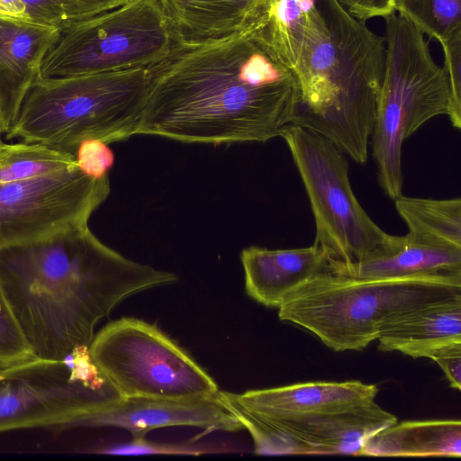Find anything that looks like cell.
I'll return each mask as SVG.
<instances>
[{
	"mask_svg": "<svg viewBox=\"0 0 461 461\" xmlns=\"http://www.w3.org/2000/svg\"><path fill=\"white\" fill-rule=\"evenodd\" d=\"M148 74L137 134L185 143L264 142L291 123L294 77L246 31L177 39Z\"/></svg>",
	"mask_w": 461,
	"mask_h": 461,
	"instance_id": "6da1fadb",
	"label": "cell"
},
{
	"mask_svg": "<svg viewBox=\"0 0 461 461\" xmlns=\"http://www.w3.org/2000/svg\"><path fill=\"white\" fill-rule=\"evenodd\" d=\"M178 281L125 258L87 224L0 249V288L34 356L61 360L90 346L96 324L123 300Z\"/></svg>",
	"mask_w": 461,
	"mask_h": 461,
	"instance_id": "7a4b0ae2",
	"label": "cell"
},
{
	"mask_svg": "<svg viewBox=\"0 0 461 461\" xmlns=\"http://www.w3.org/2000/svg\"><path fill=\"white\" fill-rule=\"evenodd\" d=\"M317 5L293 73L297 95L290 124L323 136L364 164L384 78L385 38L336 0H317Z\"/></svg>",
	"mask_w": 461,
	"mask_h": 461,
	"instance_id": "3957f363",
	"label": "cell"
},
{
	"mask_svg": "<svg viewBox=\"0 0 461 461\" xmlns=\"http://www.w3.org/2000/svg\"><path fill=\"white\" fill-rule=\"evenodd\" d=\"M221 393L260 456H359L371 436L398 421L376 403L377 385L357 380Z\"/></svg>",
	"mask_w": 461,
	"mask_h": 461,
	"instance_id": "277c9868",
	"label": "cell"
},
{
	"mask_svg": "<svg viewBox=\"0 0 461 461\" xmlns=\"http://www.w3.org/2000/svg\"><path fill=\"white\" fill-rule=\"evenodd\" d=\"M461 295V276L358 278L330 271L290 293L278 317L314 334L329 348L361 351L384 326L416 307Z\"/></svg>",
	"mask_w": 461,
	"mask_h": 461,
	"instance_id": "5b68a950",
	"label": "cell"
},
{
	"mask_svg": "<svg viewBox=\"0 0 461 461\" xmlns=\"http://www.w3.org/2000/svg\"><path fill=\"white\" fill-rule=\"evenodd\" d=\"M148 68L61 77H40L5 132L76 155L86 140L107 144L137 134Z\"/></svg>",
	"mask_w": 461,
	"mask_h": 461,
	"instance_id": "8992f818",
	"label": "cell"
},
{
	"mask_svg": "<svg viewBox=\"0 0 461 461\" xmlns=\"http://www.w3.org/2000/svg\"><path fill=\"white\" fill-rule=\"evenodd\" d=\"M384 20L385 67L370 144L378 183L395 200L402 195V144L429 120L447 114L450 87L424 34L395 13Z\"/></svg>",
	"mask_w": 461,
	"mask_h": 461,
	"instance_id": "52a82bcc",
	"label": "cell"
},
{
	"mask_svg": "<svg viewBox=\"0 0 461 461\" xmlns=\"http://www.w3.org/2000/svg\"><path fill=\"white\" fill-rule=\"evenodd\" d=\"M285 140L308 195L315 222L313 244L330 272H339L391 248L398 236L384 232L358 203L345 154L323 136L289 124Z\"/></svg>",
	"mask_w": 461,
	"mask_h": 461,
	"instance_id": "ba28073f",
	"label": "cell"
},
{
	"mask_svg": "<svg viewBox=\"0 0 461 461\" xmlns=\"http://www.w3.org/2000/svg\"><path fill=\"white\" fill-rule=\"evenodd\" d=\"M177 39L158 0H130L61 31L40 77L148 68L166 57Z\"/></svg>",
	"mask_w": 461,
	"mask_h": 461,
	"instance_id": "9c48e42d",
	"label": "cell"
},
{
	"mask_svg": "<svg viewBox=\"0 0 461 461\" xmlns=\"http://www.w3.org/2000/svg\"><path fill=\"white\" fill-rule=\"evenodd\" d=\"M89 352L122 398L206 399L221 392L185 349L143 320L109 322L94 336Z\"/></svg>",
	"mask_w": 461,
	"mask_h": 461,
	"instance_id": "30bf717a",
	"label": "cell"
},
{
	"mask_svg": "<svg viewBox=\"0 0 461 461\" xmlns=\"http://www.w3.org/2000/svg\"><path fill=\"white\" fill-rule=\"evenodd\" d=\"M122 397L102 373L83 365L33 357L0 375V432L68 426Z\"/></svg>",
	"mask_w": 461,
	"mask_h": 461,
	"instance_id": "8fae6325",
	"label": "cell"
},
{
	"mask_svg": "<svg viewBox=\"0 0 461 461\" xmlns=\"http://www.w3.org/2000/svg\"><path fill=\"white\" fill-rule=\"evenodd\" d=\"M109 193L108 176L92 178L77 166L0 184V249L86 225Z\"/></svg>",
	"mask_w": 461,
	"mask_h": 461,
	"instance_id": "7c38bea8",
	"label": "cell"
},
{
	"mask_svg": "<svg viewBox=\"0 0 461 461\" xmlns=\"http://www.w3.org/2000/svg\"><path fill=\"white\" fill-rule=\"evenodd\" d=\"M70 427L121 428L132 438L166 427H194L205 432L244 429L221 392L217 397L206 399L122 398L77 420Z\"/></svg>",
	"mask_w": 461,
	"mask_h": 461,
	"instance_id": "4fadbf2b",
	"label": "cell"
},
{
	"mask_svg": "<svg viewBox=\"0 0 461 461\" xmlns=\"http://www.w3.org/2000/svg\"><path fill=\"white\" fill-rule=\"evenodd\" d=\"M60 32L45 24L0 16V107L5 132L40 77L43 59Z\"/></svg>",
	"mask_w": 461,
	"mask_h": 461,
	"instance_id": "5bb4252c",
	"label": "cell"
},
{
	"mask_svg": "<svg viewBox=\"0 0 461 461\" xmlns=\"http://www.w3.org/2000/svg\"><path fill=\"white\" fill-rule=\"evenodd\" d=\"M240 260L248 295L271 308H278L290 293L312 277L330 271L325 253L314 244L286 249L250 246L241 251Z\"/></svg>",
	"mask_w": 461,
	"mask_h": 461,
	"instance_id": "9a60e30c",
	"label": "cell"
},
{
	"mask_svg": "<svg viewBox=\"0 0 461 461\" xmlns=\"http://www.w3.org/2000/svg\"><path fill=\"white\" fill-rule=\"evenodd\" d=\"M376 340L378 350L412 358L427 357L440 346L461 341V295L402 313L384 326Z\"/></svg>",
	"mask_w": 461,
	"mask_h": 461,
	"instance_id": "2e32d148",
	"label": "cell"
},
{
	"mask_svg": "<svg viewBox=\"0 0 461 461\" xmlns=\"http://www.w3.org/2000/svg\"><path fill=\"white\" fill-rule=\"evenodd\" d=\"M317 11V0H265L245 31L276 63L293 74L304 54Z\"/></svg>",
	"mask_w": 461,
	"mask_h": 461,
	"instance_id": "e0dca14e",
	"label": "cell"
},
{
	"mask_svg": "<svg viewBox=\"0 0 461 461\" xmlns=\"http://www.w3.org/2000/svg\"><path fill=\"white\" fill-rule=\"evenodd\" d=\"M333 273L358 278L461 276V249L420 241L406 234L398 236L384 252Z\"/></svg>",
	"mask_w": 461,
	"mask_h": 461,
	"instance_id": "ac0fdd59",
	"label": "cell"
},
{
	"mask_svg": "<svg viewBox=\"0 0 461 461\" xmlns=\"http://www.w3.org/2000/svg\"><path fill=\"white\" fill-rule=\"evenodd\" d=\"M178 39L203 41L244 32L265 0H158Z\"/></svg>",
	"mask_w": 461,
	"mask_h": 461,
	"instance_id": "d6986e66",
	"label": "cell"
},
{
	"mask_svg": "<svg viewBox=\"0 0 461 461\" xmlns=\"http://www.w3.org/2000/svg\"><path fill=\"white\" fill-rule=\"evenodd\" d=\"M359 456L460 457L461 422L459 420L397 421L371 436Z\"/></svg>",
	"mask_w": 461,
	"mask_h": 461,
	"instance_id": "ffe728a7",
	"label": "cell"
},
{
	"mask_svg": "<svg viewBox=\"0 0 461 461\" xmlns=\"http://www.w3.org/2000/svg\"><path fill=\"white\" fill-rule=\"evenodd\" d=\"M413 240L461 249V199L407 197L394 200Z\"/></svg>",
	"mask_w": 461,
	"mask_h": 461,
	"instance_id": "44dd1931",
	"label": "cell"
},
{
	"mask_svg": "<svg viewBox=\"0 0 461 461\" xmlns=\"http://www.w3.org/2000/svg\"><path fill=\"white\" fill-rule=\"evenodd\" d=\"M77 166L76 155L40 143L0 142V184L50 175Z\"/></svg>",
	"mask_w": 461,
	"mask_h": 461,
	"instance_id": "7402d4cb",
	"label": "cell"
},
{
	"mask_svg": "<svg viewBox=\"0 0 461 461\" xmlns=\"http://www.w3.org/2000/svg\"><path fill=\"white\" fill-rule=\"evenodd\" d=\"M394 11L439 43L461 32V0H394Z\"/></svg>",
	"mask_w": 461,
	"mask_h": 461,
	"instance_id": "603a6c76",
	"label": "cell"
},
{
	"mask_svg": "<svg viewBox=\"0 0 461 461\" xmlns=\"http://www.w3.org/2000/svg\"><path fill=\"white\" fill-rule=\"evenodd\" d=\"M27 21L60 31L117 8L130 0H23Z\"/></svg>",
	"mask_w": 461,
	"mask_h": 461,
	"instance_id": "cb8c5ba5",
	"label": "cell"
},
{
	"mask_svg": "<svg viewBox=\"0 0 461 461\" xmlns=\"http://www.w3.org/2000/svg\"><path fill=\"white\" fill-rule=\"evenodd\" d=\"M92 452L113 456L173 455L198 456L208 454L230 452L226 446L188 443H161L145 439L144 437L132 438L124 443L103 446Z\"/></svg>",
	"mask_w": 461,
	"mask_h": 461,
	"instance_id": "d4e9b609",
	"label": "cell"
},
{
	"mask_svg": "<svg viewBox=\"0 0 461 461\" xmlns=\"http://www.w3.org/2000/svg\"><path fill=\"white\" fill-rule=\"evenodd\" d=\"M35 357L0 288V362L16 364Z\"/></svg>",
	"mask_w": 461,
	"mask_h": 461,
	"instance_id": "484cf974",
	"label": "cell"
},
{
	"mask_svg": "<svg viewBox=\"0 0 461 461\" xmlns=\"http://www.w3.org/2000/svg\"><path fill=\"white\" fill-rule=\"evenodd\" d=\"M444 69L448 78L450 100L447 115L455 128H461V32L440 43Z\"/></svg>",
	"mask_w": 461,
	"mask_h": 461,
	"instance_id": "4316f807",
	"label": "cell"
},
{
	"mask_svg": "<svg viewBox=\"0 0 461 461\" xmlns=\"http://www.w3.org/2000/svg\"><path fill=\"white\" fill-rule=\"evenodd\" d=\"M109 144L100 140L82 141L76 150L79 169L87 176L101 179L108 176L114 163V155Z\"/></svg>",
	"mask_w": 461,
	"mask_h": 461,
	"instance_id": "83f0119b",
	"label": "cell"
},
{
	"mask_svg": "<svg viewBox=\"0 0 461 461\" xmlns=\"http://www.w3.org/2000/svg\"><path fill=\"white\" fill-rule=\"evenodd\" d=\"M427 357L439 366L452 388L461 390V341L440 346Z\"/></svg>",
	"mask_w": 461,
	"mask_h": 461,
	"instance_id": "f1b7e54d",
	"label": "cell"
},
{
	"mask_svg": "<svg viewBox=\"0 0 461 461\" xmlns=\"http://www.w3.org/2000/svg\"><path fill=\"white\" fill-rule=\"evenodd\" d=\"M351 16L366 23L374 17H384L395 13L394 0H336Z\"/></svg>",
	"mask_w": 461,
	"mask_h": 461,
	"instance_id": "f546056e",
	"label": "cell"
},
{
	"mask_svg": "<svg viewBox=\"0 0 461 461\" xmlns=\"http://www.w3.org/2000/svg\"><path fill=\"white\" fill-rule=\"evenodd\" d=\"M25 12L23 0H0V16L2 17L27 21Z\"/></svg>",
	"mask_w": 461,
	"mask_h": 461,
	"instance_id": "4dcf8cb0",
	"label": "cell"
},
{
	"mask_svg": "<svg viewBox=\"0 0 461 461\" xmlns=\"http://www.w3.org/2000/svg\"><path fill=\"white\" fill-rule=\"evenodd\" d=\"M5 127H4V123H3V118H2V113H1V107H0V142L2 141L1 140V135L3 133H5Z\"/></svg>",
	"mask_w": 461,
	"mask_h": 461,
	"instance_id": "1f68e13d",
	"label": "cell"
},
{
	"mask_svg": "<svg viewBox=\"0 0 461 461\" xmlns=\"http://www.w3.org/2000/svg\"><path fill=\"white\" fill-rule=\"evenodd\" d=\"M17 364V363H16ZM12 365H14V364H7V363H3V362H0V375L1 373L5 369L7 368L8 366H12Z\"/></svg>",
	"mask_w": 461,
	"mask_h": 461,
	"instance_id": "d6a6232c",
	"label": "cell"
}]
</instances>
